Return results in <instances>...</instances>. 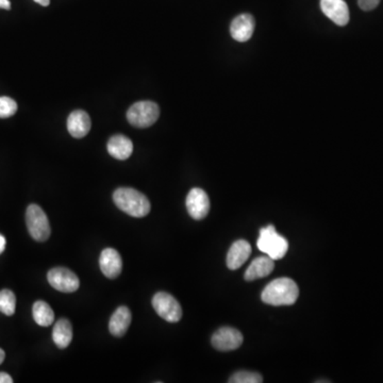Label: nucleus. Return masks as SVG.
<instances>
[{
    "instance_id": "cd10ccee",
    "label": "nucleus",
    "mask_w": 383,
    "mask_h": 383,
    "mask_svg": "<svg viewBox=\"0 0 383 383\" xmlns=\"http://www.w3.org/2000/svg\"><path fill=\"white\" fill-rule=\"evenodd\" d=\"M5 358H6L5 351H3V349H0V364H1V363L3 362V360H5Z\"/></svg>"
},
{
    "instance_id": "4468645a",
    "label": "nucleus",
    "mask_w": 383,
    "mask_h": 383,
    "mask_svg": "<svg viewBox=\"0 0 383 383\" xmlns=\"http://www.w3.org/2000/svg\"><path fill=\"white\" fill-rule=\"evenodd\" d=\"M251 253V246L245 240L234 242L227 255V267L236 271L247 261Z\"/></svg>"
},
{
    "instance_id": "9d476101",
    "label": "nucleus",
    "mask_w": 383,
    "mask_h": 383,
    "mask_svg": "<svg viewBox=\"0 0 383 383\" xmlns=\"http://www.w3.org/2000/svg\"><path fill=\"white\" fill-rule=\"evenodd\" d=\"M320 9L338 26H346L349 23V6L344 0H320Z\"/></svg>"
},
{
    "instance_id": "dca6fc26",
    "label": "nucleus",
    "mask_w": 383,
    "mask_h": 383,
    "mask_svg": "<svg viewBox=\"0 0 383 383\" xmlns=\"http://www.w3.org/2000/svg\"><path fill=\"white\" fill-rule=\"evenodd\" d=\"M107 152L117 160H127L134 152V144L130 138L123 134H116L110 138L107 145Z\"/></svg>"
},
{
    "instance_id": "aec40b11",
    "label": "nucleus",
    "mask_w": 383,
    "mask_h": 383,
    "mask_svg": "<svg viewBox=\"0 0 383 383\" xmlns=\"http://www.w3.org/2000/svg\"><path fill=\"white\" fill-rule=\"evenodd\" d=\"M17 308V297L11 290L0 291V312L6 315L11 316L15 313Z\"/></svg>"
},
{
    "instance_id": "a211bd4d",
    "label": "nucleus",
    "mask_w": 383,
    "mask_h": 383,
    "mask_svg": "<svg viewBox=\"0 0 383 383\" xmlns=\"http://www.w3.org/2000/svg\"><path fill=\"white\" fill-rule=\"evenodd\" d=\"M52 340L56 347L60 349H66L73 340V326L66 318H60L52 330Z\"/></svg>"
},
{
    "instance_id": "6ab92c4d",
    "label": "nucleus",
    "mask_w": 383,
    "mask_h": 383,
    "mask_svg": "<svg viewBox=\"0 0 383 383\" xmlns=\"http://www.w3.org/2000/svg\"><path fill=\"white\" fill-rule=\"evenodd\" d=\"M33 320L41 327H48L54 320V313L50 304L43 300L35 302L32 307Z\"/></svg>"
},
{
    "instance_id": "7ed1b4c3",
    "label": "nucleus",
    "mask_w": 383,
    "mask_h": 383,
    "mask_svg": "<svg viewBox=\"0 0 383 383\" xmlns=\"http://www.w3.org/2000/svg\"><path fill=\"white\" fill-rule=\"evenodd\" d=\"M257 246L262 253H265L267 257L271 258L273 261L282 259L287 255V249H289L287 238L277 234L273 225H269L260 230Z\"/></svg>"
},
{
    "instance_id": "39448f33",
    "label": "nucleus",
    "mask_w": 383,
    "mask_h": 383,
    "mask_svg": "<svg viewBox=\"0 0 383 383\" xmlns=\"http://www.w3.org/2000/svg\"><path fill=\"white\" fill-rule=\"evenodd\" d=\"M26 222L29 234L35 241L45 242L50 238V220L46 213L38 205H30L26 211Z\"/></svg>"
},
{
    "instance_id": "f03ea898",
    "label": "nucleus",
    "mask_w": 383,
    "mask_h": 383,
    "mask_svg": "<svg viewBox=\"0 0 383 383\" xmlns=\"http://www.w3.org/2000/svg\"><path fill=\"white\" fill-rule=\"evenodd\" d=\"M113 201L119 210L132 218H144L150 212L149 200L138 189L119 187L113 193Z\"/></svg>"
},
{
    "instance_id": "1a4fd4ad",
    "label": "nucleus",
    "mask_w": 383,
    "mask_h": 383,
    "mask_svg": "<svg viewBox=\"0 0 383 383\" xmlns=\"http://www.w3.org/2000/svg\"><path fill=\"white\" fill-rule=\"evenodd\" d=\"M185 205L191 218L196 220H203L210 211L208 194L199 187H194L189 191Z\"/></svg>"
},
{
    "instance_id": "423d86ee",
    "label": "nucleus",
    "mask_w": 383,
    "mask_h": 383,
    "mask_svg": "<svg viewBox=\"0 0 383 383\" xmlns=\"http://www.w3.org/2000/svg\"><path fill=\"white\" fill-rule=\"evenodd\" d=\"M152 307L160 318L169 322H177L183 318V309L175 297L169 293L159 292L152 298Z\"/></svg>"
},
{
    "instance_id": "6e6552de",
    "label": "nucleus",
    "mask_w": 383,
    "mask_h": 383,
    "mask_svg": "<svg viewBox=\"0 0 383 383\" xmlns=\"http://www.w3.org/2000/svg\"><path fill=\"white\" fill-rule=\"evenodd\" d=\"M211 343L218 351H236L243 344V335L234 328L222 327L213 334Z\"/></svg>"
},
{
    "instance_id": "bb28decb",
    "label": "nucleus",
    "mask_w": 383,
    "mask_h": 383,
    "mask_svg": "<svg viewBox=\"0 0 383 383\" xmlns=\"http://www.w3.org/2000/svg\"><path fill=\"white\" fill-rule=\"evenodd\" d=\"M34 1L39 5L43 6V7H47L50 3V0H34Z\"/></svg>"
},
{
    "instance_id": "393cba45",
    "label": "nucleus",
    "mask_w": 383,
    "mask_h": 383,
    "mask_svg": "<svg viewBox=\"0 0 383 383\" xmlns=\"http://www.w3.org/2000/svg\"><path fill=\"white\" fill-rule=\"evenodd\" d=\"M6 245H7V241H6V238L0 234V255L5 251Z\"/></svg>"
},
{
    "instance_id": "f3484780",
    "label": "nucleus",
    "mask_w": 383,
    "mask_h": 383,
    "mask_svg": "<svg viewBox=\"0 0 383 383\" xmlns=\"http://www.w3.org/2000/svg\"><path fill=\"white\" fill-rule=\"evenodd\" d=\"M275 269L273 260L269 257H259L251 262V265L245 271V280L253 281L257 279L265 278L273 273Z\"/></svg>"
},
{
    "instance_id": "f8f14e48",
    "label": "nucleus",
    "mask_w": 383,
    "mask_h": 383,
    "mask_svg": "<svg viewBox=\"0 0 383 383\" xmlns=\"http://www.w3.org/2000/svg\"><path fill=\"white\" fill-rule=\"evenodd\" d=\"M256 28V21L253 15L244 13L232 21L230 33L234 40L238 42H247L253 37Z\"/></svg>"
},
{
    "instance_id": "20e7f679",
    "label": "nucleus",
    "mask_w": 383,
    "mask_h": 383,
    "mask_svg": "<svg viewBox=\"0 0 383 383\" xmlns=\"http://www.w3.org/2000/svg\"><path fill=\"white\" fill-rule=\"evenodd\" d=\"M160 116L159 105L154 101H138L129 107L127 119L136 128H148L157 122Z\"/></svg>"
},
{
    "instance_id": "0eeeda50",
    "label": "nucleus",
    "mask_w": 383,
    "mask_h": 383,
    "mask_svg": "<svg viewBox=\"0 0 383 383\" xmlns=\"http://www.w3.org/2000/svg\"><path fill=\"white\" fill-rule=\"evenodd\" d=\"M47 280L59 292L74 293L79 289L77 275L65 267H54L47 273Z\"/></svg>"
},
{
    "instance_id": "412c9836",
    "label": "nucleus",
    "mask_w": 383,
    "mask_h": 383,
    "mask_svg": "<svg viewBox=\"0 0 383 383\" xmlns=\"http://www.w3.org/2000/svg\"><path fill=\"white\" fill-rule=\"evenodd\" d=\"M230 383H261L263 382V377L258 373L242 372L236 373L229 379Z\"/></svg>"
},
{
    "instance_id": "b1692460",
    "label": "nucleus",
    "mask_w": 383,
    "mask_h": 383,
    "mask_svg": "<svg viewBox=\"0 0 383 383\" xmlns=\"http://www.w3.org/2000/svg\"><path fill=\"white\" fill-rule=\"evenodd\" d=\"M13 379L7 373H0V383H12Z\"/></svg>"
},
{
    "instance_id": "9b49d317",
    "label": "nucleus",
    "mask_w": 383,
    "mask_h": 383,
    "mask_svg": "<svg viewBox=\"0 0 383 383\" xmlns=\"http://www.w3.org/2000/svg\"><path fill=\"white\" fill-rule=\"evenodd\" d=\"M99 267L107 278L115 279L122 273V257L117 250L113 248H105L101 251Z\"/></svg>"
},
{
    "instance_id": "f257e3e1",
    "label": "nucleus",
    "mask_w": 383,
    "mask_h": 383,
    "mask_svg": "<svg viewBox=\"0 0 383 383\" xmlns=\"http://www.w3.org/2000/svg\"><path fill=\"white\" fill-rule=\"evenodd\" d=\"M299 296L298 285L292 279L278 278L267 285L261 298L271 306H291L296 302Z\"/></svg>"
},
{
    "instance_id": "5701e85b",
    "label": "nucleus",
    "mask_w": 383,
    "mask_h": 383,
    "mask_svg": "<svg viewBox=\"0 0 383 383\" xmlns=\"http://www.w3.org/2000/svg\"><path fill=\"white\" fill-rule=\"evenodd\" d=\"M380 0H358V5L363 11H372L378 7Z\"/></svg>"
},
{
    "instance_id": "2eb2a0df",
    "label": "nucleus",
    "mask_w": 383,
    "mask_h": 383,
    "mask_svg": "<svg viewBox=\"0 0 383 383\" xmlns=\"http://www.w3.org/2000/svg\"><path fill=\"white\" fill-rule=\"evenodd\" d=\"M132 315L127 307L122 306L115 310L109 322V331L116 338L124 337L128 331Z\"/></svg>"
},
{
    "instance_id": "a878e982",
    "label": "nucleus",
    "mask_w": 383,
    "mask_h": 383,
    "mask_svg": "<svg viewBox=\"0 0 383 383\" xmlns=\"http://www.w3.org/2000/svg\"><path fill=\"white\" fill-rule=\"evenodd\" d=\"M0 9H11V3H10V0H0Z\"/></svg>"
},
{
    "instance_id": "ddd939ff",
    "label": "nucleus",
    "mask_w": 383,
    "mask_h": 383,
    "mask_svg": "<svg viewBox=\"0 0 383 383\" xmlns=\"http://www.w3.org/2000/svg\"><path fill=\"white\" fill-rule=\"evenodd\" d=\"M91 118L85 111L76 110L68 116V130L73 138H85L91 130Z\"/></svg>"
},
{
    "instance_id": "4be33fe9",
    "label": "nucleus",
    "mask_w": 383,
    "mask_h": 383,
    "mask_svg": "<svg viewBox=\"0 0 383 383\" xmlns=\"http://www.w3.org/2000/svg\"><path fill=\"white\" fill-rule=\"evenodd\" d=\"M17 111V103L8 96L0 97V118L13 116Z\"/></svg>"
}]
</instances>
